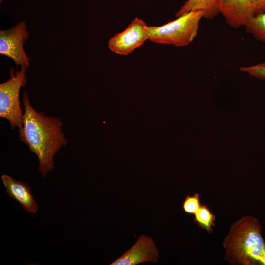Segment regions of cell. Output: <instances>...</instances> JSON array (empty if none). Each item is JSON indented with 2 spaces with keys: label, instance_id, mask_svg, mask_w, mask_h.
<instances>
[{
  "label": "cell",
  "instance_id": "obj_1",
  "mask_svg": "<svg viewBox=\"0 0 265 265\" xmlns=\"http://www.w3.org/2000/svg\"><path fill=\"white\" fill-rule=\"evenodd\" d=\"M24 107L23 126L19 129L20 140L35 153L39 160V172L43 177L54 168L53 158L67 140L62 132L63 123L57 117L45 116L32 106L28 94H23Z\"/></svg>",
  "mask_w": 265,
  "mask_h": 265
},
{
  "label": "cell",
  "instance_id": "obj_2",
  "mask_svg": "<svg viewBox=\"0 0 265 265\" xmlns=\"http://www.w3.org/2000/svg\"><path fill=\"white\" fill-rule=\"evenodd\" d=\"M223 245L232 263L265 265V242L259 221L245 216L232 225Z\"/></svg>",
  "mask_w": 265,
  "mask_h": 265
},
{
  "label": "cell",
  "instance_id": "obj_3",
  "mask_svg": "<svg viewBox=\"0 0 265 265\" xmlns=\"http://www.w3.org/2000/svg\"><path fill=\"white\" fill-rule=\"evenodd\" d=\"M202 18L203 11L194 10L163 25L148 26L149 40L158 44L177 47L188 46L197 36Z\"/></svg>",
  "mask_w": 265,
  "mask_h": 265
},
{
  "label": "cell",
  "instance_id": "obj_4",
  "mask_svg": "<svg viewBox=\"0 0 265 265\" xmlns=\"http://www.w3.org/2000/svg\"><path fill=\"white\" fill-rule=\"evenodd\" d=\"M26 69L21 68L15 73L9 70L10 79L0 84V117L7 119L11 129L21 128L23 126V116L19 94L21 87L26 84Z\"/></svg>",
  "mask_w": 265,
  "mask_h": 265
},
{
  "label": "cell",
  "instance_id": "obj_5",
  "mask_svg": "<svg viewBox=\"0 0 265 265\" xmlns=\"http://www.w3.org/2000/svg\"><path fill=\"white\" fill-rule=\"evenodd\" d=\"M29 32L25 22L20 21L14 26L0 31V54L12 59L16 67L26 69L30 64L24 44L29 38Z\"/></svg>",
  "mask_w": 265,
  "mask_h": 265
},
{
  "label": "cell",
  "instance_id": "obj_6",
  "mask_svg": "<svg viewBox=\"0 0 265 265\" xmlns=\"http://www.w3.org/2000/svg\"><path fill=\"white\" fill-rule=\"evenodd\" d=\"M148 27L144 20L135 18L124 31L109 39V49L120 55L130 54L149 40Z\"/></svg>",
  "mask_w": 265,
  "mask_h": 265
},
{
  "label": "cell",
  "instance_id": "obj_7",
  "mask_svg": "<svg viewBox=\"0 0 265 265\" xmlns=\"http://www.w3.org/2000/svg\"><path fill=\"white\" fill-rule=\"evenodd\" d=\"M159 251L152 238L140 235L135 243L110 265H136L144 262L156 263Z\"/></svg>",
  "mask_w": 265,
  "mask_h": 265
},
{
  "label": "cell",
  "instance_id": "obj_8",
  "mask_svg": "<svg viewBox=\"0 0 265 265\" xmlns=\"http://www.w3.org/2000/svg\"><path fill=\"white\" fill-rule=\"evenodd\" d=\"M220 13L230 26L234 28L245 27L256 15L254 0H223Z\"/></svg>",
  "mask_w": 265,
  "mask_h": 265
},
{
  "label": "cell",
  "instance_id": "obj_9",
  "mask_svg": "<svg viewBox=\"0 0 265 265\" xmlns=\"http://www.w3.org/2000/svg\"><path fill=\"white\" fill-rule=\"evenodd\" d=\"M1 180L9 198L18 202L26 212L32 214L37 212L39 206L28 184L6 174L2 176Z\"/></svg>",
  "mask_w": 265,
  "mask_h": 265
},
{
  "label": "cell",
  "instance_id": "obj_10",
  "mask_svg": "<svg viewBox=\"0 0 265 265\" xmlns=\"http://www.w3.org/2000/svg\"><path fill=\"white\" fill-rule=\"evenodd\" d=\"M223 0H188L176 13L178 17L192 11L201 10L203 18L211 20L220 13V8Z\"/></svg>",
  "mask_w": 265,
  "mask_h": 265
},
{
  "label": "cell",
  "instance_id": "obj_11",
  "mask_svg": "<svg viewBox=\"0 0 265 265\" xmlns=\"http://www.w3.org/2000/svg\"><path fill=\"white\" fill-rule=\"evenodd\" d=\"M244 27L256 40L265 44V12L255 15Z\"/></svg>",
  "mask_w": 265,
  "mask_h": 265
},
{
  "label": "cell",
  "instance_id": "obj_12",
  "mask_svg": "<svg viewBox=\"0 0 265 265\" xmlns=\"http://www.w3.org/2000/svg\"><path fill=\"white\" fill-rule=\"evenodd\" d=\"M215 216L211 212L208 206L203 204L194 214V221L200 227L210 233L213 231L212 227L215 226Z\"/></svg>",
  "mask_w": 265,
  "mask_h": 265
},
{
  "label": "cell",
  "instance_id": "obj_13",
  "mask_svg": "<svg viewBox=\"0 0 265 265\" xmlns=\"http://www.w3.org/2000/svg\"><path fill=\"white\" fill-rule=\"evenodd\" d=\"M200 195L195 193L186 196L182 203V208L188 214H195L201 206Z\"/></svg>",
  "mask_w": 265,
  "mask_h": 265
},
{
  "label": "cell",
  "instance_id": "obj_14",
  "mask_svg": "<svg viewBox=\"0 0 265 265\" xmlns=\"http://www.w3.org/2000/svg\"><path fill=\"white\" fill-rule=\"evenodd\" d=\"M240 70L259 80H265V62L249 67H242Z\"/></svg>",
  "mask_w": 265,
  "mask_h": 265
},
{
  "label": "cell",
  "instance_id": "obj_15",
  "mask_svg": "<svg viewBox=\"0 0 265 265\" xmlns=\"http://www.w3.org/2000/svg\"><path fill=\"white\" fill-rule=\"evenodd\" d=\"M254 1L256 5V15L265 12V0H254Z\"/></svg>",
  "mask_w": 265,
  "mask_h": 265
}]
</instances>
